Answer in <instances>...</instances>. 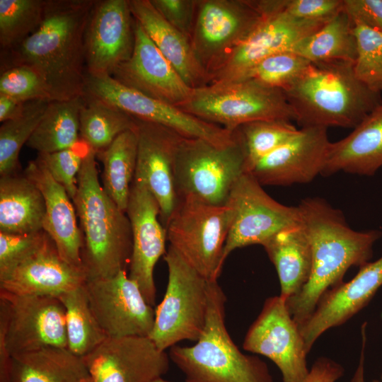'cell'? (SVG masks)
Returning a JSON list of instances; mask_svg holds the SVG:
<instances>
[{
    "instance_id": "4dcf8cb0",
    "label": "cell",
    "mask_w": 382,
    "mask_h": 382,
    "mask_svg": "<svg viewBox=\"0 0 382 382\" xmlns=\"http://www.w3.org/2000/svg\"><path fill=\"white\" fill-rule=\"evenodd\" d=\"M83 96L50 101L26 145L38 154L52 153L76 145L80 141V111Z\"/></svg>"
},
{
    "instance_id": "4316f807",
    "label": "cell",
    "mask_w": 382,
    "mask_h": 382,
    "mask_svg": "<svg viewBox=\"0 0 382 382\" xmlns=\"http://www.w3.org/2000/svg\"><path fill=\"white\" fill-rule=\"evenodd\" d=\"M382 168V103L345 138L331 142L322 175H373Z\"/></svg>"
},
{
    "instance_id": "681fc988",
    "label": "cell",
    "mask_w": 382,
    "mask_h": 382,
    "mask_svg": "<svg viewBox=\"0 0 382 382\" xmlns=\"http://www.w3.org/2000/svg\"><path fill=\"white\" fill-rule=\"evenodd\" d=\"M366 344V335L364 326L362 327V347L359 361L354 374L349 382H365L364 379V349Z\"/></svg>"
},
{
    "instance_id": "d590c367",
    "label": "cell",
    "mask_w": 382,
    "mask_h": 382,
    "mask_svg": "<svg viewBox=\"0 0 382 382\" xmlns=\"http://www.w3.org/2000/svg\"><path fill=\"white\" fill-rule=\"evenodd\" d=\"M50 101L26 103L23 114L0 127V175L20 173L19 154L40 123Z\"/></svg>"
},
{
    "instance_id": "ab89813d",
    "label": "cell",
    "mask_w": 382,
    "mask_h": 382,
    "mask_svg": "<svg viewBox=\"0 0 382 382\" xmlns=\"http://www.w3.org/2000/svg\"><path fill=\"white\" fill-rule=\"evenodd\" d=\"M310 63L291 51L279 52L261 60L237 80H253L284 91L301 75Z\"/></svg>"
},
{
    "instance_id": "8d00e7d4",
    "label": "cell",
    "mask_w": 382,
    "mask_h": 382,
    "mask_svg": "<svg viewBox=\"0 0 382 382\" xmlns=\"http://www.w3.org/2000/svg\"><path fill=\"white\" fill-rule=\"evenodd\" d=\"M45 0H0L1 51L10 50L40 27Z\"/></svg>"
},
{
    "instance_id": "9c48e42d",
    "label": "cell",
    "mask_w": 382,
    "mask_h": 382,
    "mask_svg": "<svg viewBox=\"0 0 382 382\" xmlns=\"http://www.w3.org/2000/svg\"><path fill=\"white\" fill-rule=\"evenodd\" d=\"M164 260L168 284L155 310L154 325L149 337L162 351L181 341L196 342L199 338L206 323L209 282L170 245Z\"/></svg>"
},
{
    "instance_id": "1f68e13d",
    "label": "cell",
    "mask_w": 382,
    "mask_h": 382,
    "mask_svg": "<svg viewBox=\"0 0 382 382\" xmlns=\"http://www.w3.org/2000/svg\"><path fill=\"white\" fill-rule=\"evenodd\" d=\"M137 127L119 136L104 150L96 153L103 164V187L118 207L126 213L137 160Z\"/></svg>"
},
{
    "instance_id": "30bf717a",
    "label": "cell",
    "mask_w": 382,
    "mask_h": 382,
    "mask_svg": "<svg viewBox=\"0 0 382 382\" xmlns=\"http://www.w3.org/2000/svg\"><path fill=\"white\" fill-rule=\"evenodd\" d=\"M255 3L262 14L261 21L244 41L208 71L209 83L239 79L265 58L291 51L328 21L294 18L282 10V0H255Z\"/></svg>"
},
{
    "instance_id": "7a4b0ae2",
    "label": "cell",
    "mask_w": 382,
    "mask_h": 382,
    "mask_svg": "<svg viewBox=\"0 0 382 382\" xmlns=\"http://www.w3.org/2000/svg\"><path fill=\"white\" fill-rule=\"evenodd\" d=\"M297 207L312 251L308 282L286 301L291 316L300 325L328 289L343 282L349 268L369 262L374 245L382 233L378 230L352 229L340 210L319 197L306 198Z\"/></svg>"
},
{
    "instance_id": "3957f363",
    "label": "cell",
    "mask_w": 382,
    "mask_h": 382,
    "mask_svg": "<svg viewBox=\"0 0 382 382\" xmlns=\"http://www.w3.org/2000/svg\"><path fill=\"white\" fill-rule=\"evenodd\" d=\"M96 158V153L90 149L73 199L83 239L81 261L86 281L127 271L132 253L130 221L100 185Z\"/></svg>"
},
{
    "instance_id": "484cf974",
    "label": "cell",
    "mask_w": 382,
    "mask_h": 382,
    "mask_svg": "<svg viewBox=\"0 0 382 382\" xmlns=\"http://www.w3.org/2000/svg\"><path fill=\"white\" fill-rule=\"evenodd\" d=\"M129 4L133 18L191 88L209 83L190 39L167 22L150 0H129Z\"/></svg>"
},
{
    "instance_id": "ac0fdd59",
    "label": "cell",
    "mask_w": 382,
    "mask_h": 382,
    "mask_svg": "<svg viewBox=\"0 0 382 382\" xmlns=\"http://www.w3.org/2000/svg\"><path fill=\"white\" fill-rule=\"evenodd\" d=\"M134 46L129 0H96L85 33L86 74L111 76L130 58Z\"/></svg>"
},
{
    "instance_id": "8fae6325",
    "label": "cell",
    "mask_w": 382,
    "mask_h": 382,
    "mask_svg": "<svg viewBox=\"0 0 382 382\" xmlns=\"http://www.w3.org/2000/svg\"><path fill=\"white\" fill-rule=\"evenodd\" d=\"M0 341L11 357L45 347L67 348L62 303L56 296L0 290Z\"/></svg>"
},
{
    "instance_id": "d4e9b609",
    "label": "cell",
    "mask_w": 382,
    "mask_h": 382,
    "mask_svg": "<svg viewBox=\"0 0 382 382\" xmlns=\"http://www.w3.org/2000/svg\"><path fill=\"white\" fill-rule=\"evenodd\" d=\"M23 173L35 184L44 197L43 230L54 241L65 261L83 269V239L73 201L38 157L28 163Z\"/></svg>"
},
{
    "instance_id": "5bb4252c",
    "label": "cell",
    "mask_w": 382,
    "mask_h": 382,
    "mask_svg": "<svg viewBox=\"0 0 382 382\" xmlns=\"http://www.w3.org/2000/svg\"><path fill=\"white\" fill-rule=\"evenodd\" d=\"M243 347L270 359L283 382H302L309 373L305 342L299 325L280 296L267 298L250 326Z\"/></svg>"
},
{
    "instance_id": "d6986e66",
    "label": "cell",
    "mask_w": 382,
    "mask_h": 382,
    "mask_svg": "<svg viewBox=\"0 0 382 382\" xmlns=\"http://www.w3.org/2000/svg\"><path fill=\"white\" fill-rule=\"evenodd\" d=\"M83 359L92 382H151L168 371L170 360L148 337H108Z\"/></svg>"
},
{
    "instance_id": "e0dca14e",
    "label": "cell",
    "mask_w": 382,
    "mask_h": 382,
    "mask_svg": "<svg viewBox=\"0 0 382 382\" xmlns=\"http://www.w3.org/2000/svg\"><path fill=\"white\" fill-rule=\"evenodd\" d=\"M126 214L131 224L132 253L129 277L139 286L146 301L155 305L154 270L165 255L167 235L160 221L158 203L144 182L134 178Z\"/></svg>"
},
{
    "instance_id": "d6a6232c",
    "label": "cell",
    "mask_w": 382,
    "mask_h": 382,
    "mask_svg": "<svg viewBox=\"0 0 382 382\" xmlns=\"http://www.w3.org/2000/svg\"><path fill=\"white\" fill-rule=\"evenodd\" d=\"M291 52L311 62H354L357 40L352 20L344 7L318 30L298 42Z\"/></svg>"
},
{
    "instance_id": "52a82bcc",
    "label": "cell",
    "mask_w": 382,
    "mask_h": 382,
    "mask_svg": "<svg viewBox=\"0 0 382 382\" xmlns=\"http://www.w3.org/2000/svg\"><path fill=\"white\" fill-rule=\"evenodd\" d=\"M246 158L238 129L235 141L225 146L181 137L174 159L178 198L192 197L212 204H226L235 184L247 173Z\"/></svg>"
},
{
    "instance_id": "4fadbf2b",
    "label": "cell",
    "mask_w": 382,
    "mask_h": 382,
    "mask_svg": "<svg viewBox=\"0 0 382 382\" xmlns=\"http://www.w3.org/2000/svg\"><path fill=\"white\" fill-rule=\"evenodd\" d=\"M233 219L224 246V260L236 249L262 245L278 232L301 223L298 207L272 198L256 179L245 173L238 180L227 203Z\"/></svg>"
},
{
    "instance_id": "44dd1931",
    "label": "cell",
    "mask_w": 382,
    "mask_h": 382,
    "mask_svg": "<svg viewBox=\"0 0 382 382\" xmlns=\"http://www.w3.org/2000/svg\"><path fill=\"white\" fill-rule=\"evenodd\" d=\"M134 46L130 58L111 76L121 84L161 102L179 106L191 88L134 18Z\"/></svg>"
},
{
    "instance_id": "603a6c76",
    "label": "cell",
    "mask_w": 382,
    "mask_h": 382,
    "mask_svg": "<svg viewBox=\"0 0 382 382\" xmlns=\"http://www.w3.org/2000/svg\"><path fill=\"white\" fill-rule=\"evenodd\" d=\"M138 134L134 178L144 182L160 207L165 226L175 208L178 195L174 180V159L182 136L163 125L135 118Z\"/></svg>"
},
{
    "instance_id": "5b68a950",
    "label": "cell",
    "mask_w": 382,
    "mask_h": 382,
    "mask_svg": "<svg viewBox=\"0 0 382 382\" xmlns=\"http://www.w3.org/2000/svg\"><path fill=\"white\" fill-rule=\"evenodd\" d=\"M226 301L218 282H209L202 333L192 346L170 348V360L185 382H274L264 361L243 354L233 342L226 326Z\"/></svg>"
},
{
    "instance_id": "f907efd6",
    "label": "cell",
    "mask_w": 382,
    "mask_h": 382,
    "mask_svg": "<svg viewBox=\"0 0 382 382\" xmlns=\"http://www.w3.org/2000/svg\"><path fill=\"white\" fill-rule=\"evenodd\" d=\"M151 382H170L168 381H166L165 379L163 378V377H161V378H158Z\"/></svg>"
},
{
    "instance_id": "60d3db41",
    "label": "cell",
    "mask_w": 382,
    "mask_h": 382,
    "mask_svg": "<svg viewBox=\"0 0 382 382\" xmlns=\"http://www.w3.org/2000/svg\"><path fill=\"white\" fill-rule=\"evenodd\" d=\"M82 139L74 146L47 154H38L52 178L66 191L73 201L78 190V175L90 150Z\"/></svg>"
},
{
    "instance_id": "2e32d148",
    "label": "cell",
    "mask_w": 382,
    "mask_h": 382,
    "mask_svg": "<svg viewBox=\"0 0 382 382\" xmlns=\"http://www.w3.org/2000/svg\"><path fill=\"white\" fill-rule=\"evenodd\" d=\"M90 307L109 338L149 337L155 310L127 271L84 284Z\"/></svg>"
},
{
    "instance_id": "6da1fadb",
    "label": "cell",
    "mask_w": 382,
    "mask_h": 382,
    "mask_svg": "<svg viewBox=\"0 0 382 382\" xmlns=\"http://www.w3.org/2000/svg\"><path fill=\"white\" fill-rule=\"evenodd\" d=\"M96 0H45L40 27L17 46L1 51V72L28 66L45 81L52 100L84 95L85 33Z\"/></svg>"
},
{
    "instance_id": "7dc6e473",
    "label": "cell",
    "mask_w": 382,
    "mask_h": 382,
    "mask_svg": "<svg viewBox=\"0 0 382 382\" xmlns=\"http://www.w3.org/2000/svg\"><path fill=\"white\" fill-rule=\"evenodd\" d=\"M345 374L344 367L326 357L318 358L302 382H336Z\"/></svg>"
},
{
    "instance_id": "7bdbcfd3",
    "label": "cell",
    "mask_w": 382,
    "mask_h": 382,
    "mask_svg": "<svg viewBox=\"0 0 382 382\" xmlns=\"http://www.w3.org/2000/svg\"><path fill=\"white\" fill-rule=\"evenodd\" d=\"M47 236V233L44 230L26 234L0 231V281L34 253Z\"/></svg>"
},
{
    "instance_id": "ee69618b",
    "label": "cell",
    "mask_w": 382,
    "mask_h": 382,
    "mask_svg": "<svg viewBox=\"0 0 382 382\" xmlns=\"http://www.w3.org/2000/svg\"><path fill=\"white\" fill-rule=\"evenodd\" d=\"M152 5L172 26L191 40L197 0H150Z\"/></svg>"
},
{
    "instance_id": "277c9868",
    "label": "cell",
    "mask_w": 382,
    "mask_h": 382,
    "mask_svg": "<svg viewBox=\"0 0 382 382\" xmlns=\"http://www.w3.org/2000/svg\"><path fill=\"white\" fill-rule=\"evenodd\" d=\"M346 61L311 62L284 93L301 127L354 129L382 103Z\"/></svg>"
},
{
    "instance_id": "ba28073f",
    "label": "cell",
    "mask_w": 382,
    "mask_h": 382,
    "mask_svg": "<svg viewBox=\"0 0 382 382\" xmlns=\"http://www.w3.org/2000/svg\"><path fill=\"white\" fill-rule=\"evenodd\" d=\"M233 219L228 204L215 205L192 197H178L165 228L170 246L209 282L217 281Z\"/></svg>"
},
{
    "instance_id": "cb8c5ba5",
    "label": "cell",
    "mask_w": 382,
    "mask_h": 382,
    "mask_svg": "<svg viewBox=\"0 0 382 382\" xmlns=\"http://www.w3.org/2000/svg\"><path fill=\"white\" fill-rule=\"evenodd\" d=\"M86 282L84 270L65 261L47 235L34 253L0 281V290L16 295L58 297Z\"/></svg>"
},
{
    "instance_id": "8992f818",
    "label": "cell",
    "mask_w": 382,
    "mask_h": 382,
    "mask_svg": "<svg viewBox=\"0 0 382 382\" xmlns=\"http://www.w3.org/2000/svg\"><path fill=\"white\" fill-rule=\"evenodd\" d=\"M178 108L232 132L257 120H294L282 90L250 79L216 81L192 88Z\"/></svg>"
},
{
    "instance_id": "836d02e7",
    "label": "cell",
    "mask_w": 382,
    "mask_h": 382,
    "mask_svg": "<svg viewBox=\"0 0 382 382\" xmlns=\"http://www.w3.org/2000/svg\"><path fill=\"white\" fill-rule=\"evenodd\" d=\"M80 137L96 153L106 149L122 132L137 127L135 118L103 100L83 95Z\"/></svg>"
},
{
    "instance_id": "c3c4849f",
    "label": "cell",
    "mask_w": 382,
    "mask_h": 382,
    "mask_svg": "<svg viewBox=\"0 0 382 382\" xmlns=\"http://www.w3.org/2000/svg\"><path fill=\"white\" fill-rule=\"evenodd\" d=\"M25 105L26 103L0 94V122L19 117L23 114Z\"/></svg>"
},
{
    "instance_id": "816d5d0a",
    "label": "cell",
    "mask_w": 382,
    "mask_h": 382,
    "mask_svg": "<svg viewBox=\"0 0 382 382\" xmlns=\"http://www.w3.org/2000/svg\"><path fill=\"white\" fill-rule=\"evenodd\" d=\"M380 382H382V374L381 375V381Z\"/></svg>"
},
{
    "instance_id": "74e56055",
    "label": "cell",
    "mask_w": 382,
    "mask_h": 382,
    "mask_svg": "<svg viewBox=\"0 0 382 382\" xmlns=\"http://www.w3.org/2000/svg\"><path fill=\"white\" fill-rule=\"evenodd\" d=\"M246 149V172L249 173L262 158L282 146L299 129L287 120H257L238 128Z\"/></svg>"
},
{
    "instance_id": "7402d4cb",
    "label": "cell",
    "mask_w": 382,
    "mask_h": 382,
    "mask_svg": "<svg viewBox=\"0 0 382 382\" xmlns=\"http://www.w3.org/2000/svg\"><path fill=\"white\" fill-rule=\"evenodd\" d=\"M381 286L382 257L360 267L349 282L328 289L311 315L299 325L307 352L326 330L343 325L363 309Z\"/></svg>"
},
{
    "instance_id": "9a60e30c",
    "label": "cell",
    "mask_w": 382,
    "mask_h": 382,
    "mask_svg": "<svg viewBox=\"0 0 382 382\" xmlns=\"http://www.w3.org/2000/svg\"><path fill=\"white\" fill-rule=\"evenodd\" d=\"M262 18L254 0H197L190 41L207 73L245 40Z\"/></svg>"
},
{
    "instance_id": "b9f144b4",
    "label": "cell",
    "mask_w": 382,
    "mask_h": 382,
    "mask_svg": "<svg viewBox=\"0 0 382 382\" xmlns=\"http://www.w3.org/2000/svg\"><path fill=\"white\" fill-rule=\"evenodd\" d=\"M0 94L24 103L52 101L42 78L34 69L24 65L13 66L1 72Z\"/></svg>"
},
{
    "instance_id": "f35d334b",
    "label": "cell",
    "mask_w": 382,
    "mask_h": 382,
    "mask_svg": "<svg viewBox=\"0 0 382 382\" xmlns=\"http://www.w3.org/2000/svg\"><path fill=\"white\" fill-rule=\"evenodd\" d=\"M352 22L357 45L354 63L356 76L369 88L382 94V31L357 21Z\"/></svg>"
},
{
    "instance_id": "83f0119b",
    "label": "cell",
    "mask_w": 382,
    "mask_h": 382,
    "mask_svg": "<svg viewBox=\"0 0 382 382\" xmlns=\"http://www.w3.org/2000/svg\"><path fill=\"white\" fill-rule=\"evenodd\" d=\"M262 246L277 270L280 297L286 301L307 284L312 270V251L306 233L299 224L276 233Z\"/></svg>"
},
{
    "instance_id": "7c38bea8",
    "label": "cell",
    "mask_w": 382,
    "mask_h": 382,
    "mask_svg": "<svg viewBox=\"0 0 382 382\" xmlns=\"http://www.w3.org/2000/svg\"><path fill=\"white\" fill-rule=\"evenodd\" d=\"M84 94L111 104L134 118L166 127L183 137L202 139L217 146L231 144L236 137V130L229 131L150 98L111 76L86 74Z\"/></svg>"
},
{
    "instance_id": "bcb514c9",
    "label": "cell",
    "mask_w": 382,
    "mask_h": 382,
    "mask_svg": "<svg viewBox=\"0 0 382 382\" xmlns=\"http://www.w3.org/2000/svg\"><path fill=\"white\" fill-rule=\"evenodd\" d=\"M344 9L352 20L382 31V0H344Z\"/></svg>"
},
{
    "instance_id": "f6af8a7d",
    "label": "cell",
    "mask_w": 382,
    "mask_h": 382,
    "mask_svg": "<svg viewBox=\"0 0 382 382\" xmlns=\"http://www.w3.org/2000/svg\"><path fill=\"white\" fill-rule=\"evenodd\" d=\"M344 0H282V10L303 20L328 21L343 9Z\"/></svg>"
},
{
    "instance_id": "ffe728a7",
    "label": "cell",
    "mask_w": 382,
    "mask_h": 382,
    "mask_svg": "<svg viewBox=\"0 0 382 382\" xmlns=\"http://www.w3.org/2000/svg\"><path fill=\"white\" fill-rule=\"evenodd\" d=\"M328 128L301 127L249 172L262 185L306 183L323 173L329 146Z\"/></svg>"
},
{
    "instance_id": "f1b7e54d",
    "label": "cell",
    "mask_w": 382,
    "mask_h": 382,
    "mask_svg": "<svg viewBox=\"0 0 382 382\" xmlns=\"http://www.w3.org/2000/svg\"><path fill=\"white\" fill-rule=\"evenodd\" d=\"M44 197L25 174L18 173L0 178V231L26 234L43 230Z\"/></svg>"
},
{
    "instance_id": "e575fe53",
    "label": "cell",
    "mask_w": 382,
    "mask_h": 382,
    "mask_svg": "<svg viewBox=\"0 0 382 382\" xmlns=\"http://www.w3.org/2000/svg\"><path fill=\"white\" fill-rule=\"evenodd\" d=\"M58 298L65 310L67 348L83 357L108 337L90 307L84 285Z\"/></svg>"
},
{
    "instance_id": "f546056e",
    "label": "cell",
    "mask_w": 382,
    "mask_h": 382,
    "mask_svg": "<svg viewBox=\"0 0 382 382\" xmlns=\"http://www.w3.org/2000/svg\"><path fill=\"white\" fill-rule=\"evenodd\" d=\"M11 382H92L83 357L50 347L12 356Z\"/></svg>"
}]
</instances>
